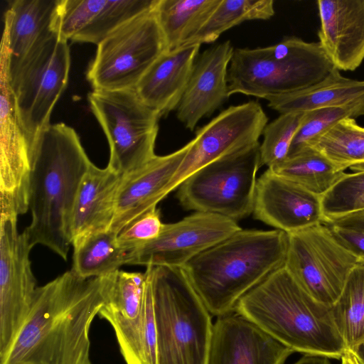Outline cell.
I'll use <instances>...</instances> for the list:
<instances>
[{"label":"cell","instance_id":"1","mask_svg":"<svg viewBox=\"0 0 364 364\" xmlns=\"http://www.w3.org/2000/svg\"><path fill=\"white\" fill-rule=\"evenodd\" d=\"M105 281L70 269L38 287L0 364H92L89 333L105 303Z\"/></svg>","mask_w":364,"mask_h":364},{"label":"cell","instance_id":"2","mask_svg":"<svg viewBox=\"0 0 364 364\" xmlns=\"http://www.w3.org/2000/svg\"><path fill=\"white\" fill-rule=\"evenodd\" d=\"M91 164L71 127L62 122L50 124L38 135L30 183L31 222L24 230L33 247L46 246L67 259L72 245L75 200Z\"/></svg>","mask_w":364,"mask_h":364},{"label":"cell","instance_id":"3","mask_svg":"<svg viewBox=\"0 0 364 364\" xmlns=\"http://www.w3.org/2000/svg\"><path fill=\"white\" fill-rule=\"evenodd\" d=\"M235 312L294 352L340 359L348 350L331 307L309 294L284 265L243 296Z\"/></svg>","mask_w":364,"mask_h":364},{"label":"cell","instance_id":"4","mask_svg":"<svg viewBox=\"0 0 364 364\" xmlns=\"http://www.w3.org/2000/svg\"><path fill=\"white\" fill-rule=\"evenodd\" d=\"M289 235L279 230H240L183 268L210 314L235 312L240 299L285 264Z\"/></svg>","mask_w":364,"mask_h":364},{"label":"cell","instance_id":"5","mask_svg":"<svg viewBox=\"0 0 364 364\" xmlns=\"http://www.w3.org/2000/svg\"><path fill=\"white\" fill-rule=\"evenodd\" d=\"M157 364H207L213 324L182 267H148Z\"/></svg>","mask_w":364,"mask_h":364},{"label":"cell","instance_id":"6","mask_svg":"<svg viewBox=\"0 0 364 364\" xmlns=\"http://www.w3.org/2000/svg\"><path fill=\"white\" fill-rule=\"evenodd\" d=\"M334 68L318 42L296 37L263 48H235L228 70V95L266 100L308 87Z\"/></svg>","mask_w":364,"mask_h":364},{"label":"cell","instance_id":"7","mask_svg":"<svg viewBox=\"0 0 364 364\" xmlns=\"http://www.w3.org/2000/svg\"><path fill=\"white\" fill-rule=\"evenodd\" d=\"M70 68L68 41L58 33L21 59L9 60L16 111L32 156L38 135L50 124L53 109L67 86Z\"/></svg>","mask_w":364,"mask_h":364},{"label":"cell","instance_id":"8","mask_svg":"<svg viewBox=\"0 0 364 364\" xmlns=\"http://www.w3.org/2000/svg\"><path fill=\"white\" fill-rule=\"evenodd\" d=\"M260 143L219 158L199 168L178 187L188 210L220 215L235 221L253 212Z\"/></svg>","mask_w":364,"mask_h":364},{"label":"cell","instance_id":"9","mask_svg":"<svg viewBox=\"0 0 364 364\" xmlns=\"http://www.w3.org/2000/svg\"><path fill=\"white\" fill-rule=\"evenodd\" d=\"M87 100L109 146L108 167L123 176L156 156L160 116L141 100L135 89L92 90Z\"/></svg>","mask_w":364,"mask_h":364},{"label":"cell","instance_id":"10","mask_svg":"<svg viewBox=\"0 0 364 364\" xmlns=\"http://www.w3.org/2000/svg\"><path fill=\"white\" fill-rule=\"evenodd\" d=\"M154 6L120 26L97 45L87 72L93 90L135 89L166 50Z\"/></svg>","mask_w":364,"mask_h":364},{"label":"cell","instance_id":"11","mask_svg":"<svg viewBox=\"0 0 364 364\" xmlns=\"http://www.w3.org/2000/svg\"><path fill=\"white\" fill-rule=\"evenodd\" d=\"M144 274L116 272L98 314L112 327L126 364H157L152 287L146 269Z\"/></svg>","mask_w":364,"mask_h":364},{"label":"cell","instance_id":"12","mask_svg":"<svg viewBox=\"0 0 364 364\" xmlns=\"http://www.w3.org/2000/svg\"><path fill=\"white\" fill-rule=\"evenodd\" d=\"M289 235L285 267L316 301L333 306L358 264L323 223Z\"/></svg>","mask_w":364,"mask_h":364},{"label":"cell","instance_id":"13","mask_svg":"<svg viewBox=\"0 0 364 364\" xmlns=\"http://www.w3.org/2000/svg\"><path fill=\"white\" fill-rule=\"evenodd\" d=\"M7 38L0 51V213L17 216L29 209L33 156L19 124L9 80Z\"/></svg>","mask_w":364,"mask_h":364},{"label":"cell","instance_id":"14","mask_svg":"<svg viewBox=\"0 0 364 364\" xmlns=\"http://www.w3.org/2000/svg\"><path fill=\"white\" fill-rule=\"evenodd\" d=\"M0 356L7 350L31 311L38 289L31 269L33 247L18 230L16 216H1Z\"/></svg>","mask_w":364,"mask_h":364},{"label":"cell","instance_id":"15","mask_svg":"<svg viewBox=\"0 0 364 364\" xmlns=\"http://www.w3.org/2000/svg\"><path fill=\"white\" fill-rule=\"evenodd\" d=\"M242 228L237 221L194 212L173 223H164L159 236L128 253L126 264L183 267L192 259Z\"/></svg>","mask_w":364,"mask_h":364},{"label":"cell","instance_id":"16","mask_svg":"<svg viewBox=\"0 0 364 364\" xmlns=\"http://www.w3.org/2000/svg\"><path fill=\"white\" fill-rule=\"evenodd\" d=\"M267 121L261 105L254 101L223 110L197 131L168 193L206 164L259 142Z\"/></svg>","mask_w":364,"mask_h":364},{"label":"cell","instance_id":"17","mask_svg":"<svg viewBox=\"0 0 364 364\" xmlns=\"http://www.w3.org/2000/svg\"><path fill=\"white\" fill-rule=\"evenodd\" d=\"M254 217L287 234L323 223L321 196L267 168L257 179Z\"/></svg>","mask_w":364,"mask_h":364},{"label":"cell","instance_id":"18","mask_svg":"<svg viewBox=\"0 0 364 364\" xmlns=\"http://www.w3.org/2000/svg\"><path fill=\"white\" fill-rule=\"evenodd\" d=\"M192 145V140L176 151L156 156L143 166L124 174L116 200L109 230L117 235L139 216L157 207Z\"/></svg>","mask_w":364,"mask_h":364},{"label":"cell","instance_id":"19","mask_svg":"<svg viewBox=\"0 0 364 364\" xmlns=\"http://www.w3.org/2000/svg\"><path fill=\"white\" fill-rule=\"evenodd\" d=\"M294 351L233 312L213 324L207 364H284Z\"/></svg>","mask_w":364,"mask_h":364},{"label":"cell","instance_id":"20","mask_svg":"<svg viewBox=\"0 0 364 364\" xmlns=\"http://www.w3.org/2000/svg\"><path fill=\"white\" fill-rule=\"evenodd\" d=\"M156 0H60L57 31L65 40L97 46Z\"/></svg>","mask_w":364,"mask_h":364},{"label":"cell","instance_id":"21","mask_svg":"<svg viewBox=\"0 0 364 364\" xmlns=\"http://www.w3.org/2000/svg\"><path fill=\"white\" fill-rule=\"evenodd\" d=\"M233 50L227 41L206 49L197 58L177 108L178 119L191 131L229 97L228 70Z\"/></svg>","mask_w":364,"mask_h":364},{"label":"cell","instance_id":"22","mask_svg":"<svg viewBox=\"0 0 364 364\" xmlns=\"http://www.w3.org/2000/svg\"><path fill=\"white\" fill-rule=\"evenodd\" d=\"M318 43L338 70L353 71L364 60V0L317 1Z\"/></svg>","mask_w":364,"mask_h":364},{"label":"cell","instance_id":"23","mask_svg":"<svg viewBox=\"0 0 364 364\" xmlns=\"http://www.w3.org/2000/svg\"><path fill=\"white\" fill-rule=\"evenodd\" d=\"M200 47V44H191L164 51L136 85L139 97L160 117L178 108Z\"/></svg>","mask_w":364,"mask_h":364},{"label":"cell","instance_id":"24","mask_svg":"<svg viewBox=\"0 0 364 364\" xmlns=\"http://www.w3.org/2000/svg\"><path fill=\"white\" fill-rule=\"evenodd\" d=\"M122 177L108 166L100 168L92 163L75 200L71 219L72 243L88 235L110 229Z\"/></svg>","mask_w":364,"mask_h":364},{"label":"cell","instance_id":"25","mask_svg":"<svg viewBox=\"0 0 364 364\" xmlns=\"http://www.w3.org/2000/svg\"><path fill=\"white\" fill-rule=\"evenodd\" d=\"M60 0H13L4 14L9 62L21 59L57 31Z\"/></svg>","mask_w":364,"mask_h":364},{"label":"cell","instance_id":"26","mask_svg":"<svg viewBox=\"0 0 364 364\" xmlns=\"http://www.w3.org/2000/svg\"><path fill=\"white\" fill-rule=\"evenodd\" d=\"M363 98L364 80L346 77L334 68L323 79L308 87L266 100L268 107L284 114L344 105Z\"/></svg>","mask_w":364,"mask_h":364},{"label":"cell","instance_id":"27","mask_svg":"<svg viewBox=\"0 0 364 364\" xmlns=\"http://www.w3.org/2000/svg\"><path fill=\"white\" fill-rule=\"evenodd\" d=\"M220 0H156L154 11L166 50L186 45L203 28Z\"/></svg>","mask_w":364,"mask_h":364},{"label":"cell","instance_id":"28","mask_svg":"<svg viewBox=\"0 0 364 364\" xmlns=\"http://www.w3.org/2000/svg\"><path fill=\"white\" fill-rule=\"evenodd\" d=\"M117 235L109 230L74 241L71 269L85 279L105 277L119 270L126 264L128 253L119 246Z\"/></svg>","mask_w":364,"mask_h":364},{"label":"cell","instance_id":"29","mask_svg":"<svg viewBox=\"0 0 364 364\" xmlns=\"http://www.w3.org/2000/svg\"><path fill=\"white\" fill-rule=\"evenodd\" d=\"M269 168L320 196L345 173L312 147L289 155L281 164Z\"/></svg>","mask_w":364,"mask_h":364},{"label":"cell","instance_id":"30","mask_svg":"<svg viewBox=\"0 0 364 364\" xmlns=\"http://www.w3.org/2000/svg\"><path fill=\"white\" fill-rule=\"evenodd\" d=\"M331 307L347 349L353 350L364 341V264L353 268L340 296Z\"/></svg>","mask_w":364,"mask_h":364},{"label":"cell","instance_id":"31","mask_svg":"<svg viewBox=\"0 0 364 364\" xmlns=\"http://www.w3.org/2000/svg\"><path fill=\"white\" fill-rule=\"evenodd\" d=\"M274 14L272 0H220L200 31L186 44L210 43L246 21L267 20Z\"/></svg>","mask_w":364,"mask_h":364},{"label":"cell","instance_id":"32","mask_svg":"<svg viewBox=\"0 0 364 364\" xmlns=\"http://www.w3.org/2000/svg\"><path fill=\"white\" fill-rule=\"evenodd\" d=\"M311 147L345 171L364 163V127L353 118L343 119L323 134Z\"/></svg>","mask_w":364,"mask_h":364},{"label":"cell","instance_id":"33","mask_svg":"<svg viewBox=\"0 0 364 364\" xmlns=\"http://www.w3.org/2000/svg\"><path fill=\"white\" fill-rule=\"evenodd\" d=\"M364 115V98L344 105L305 112L303 121L291 143L289 155L311 147L323 134L346 118Z\"/></svg>","mask_w":364,"mask_h":364},{"label":"cell","instance_id":"34","mask_svg":"<svg viewBox=\"0 0 364 364\" xmlns=\"http://www.w3.org/2000/svg\"><path fill=\"white\" fill-rule=\"evenodd\" d=\"M305 112H288L266 125L260 144L261 166L273 168L288 156L291 143L301 124Z\"/></svg>","mask_w":364,"mask_h":364},{"label":"cell","instance_id":"35","mask_svg":"<svg viewBox=\"0 0 364 364\" xmlns=\"http://www.w3.org/2000/svg\"><path fill=\"white\" fill-rule=\"evenodd\" d=\"M321 199L325 220L363 210L364 171L344 173Z\"/></svg>","mask_w":364,"mask_h":364},{"label":"cell","instance_id":"36","mask_svg":"<svg viewBox=\"0 0 364 364\" xmlns=\"http://www.w3.org/2000/svg\"><path fill=\"white\" fill-rule=\"evenodd\" d=\"M337 241L353 255L358 264H364V210L323 223Z\"/></svg>","mask_w":364,"mask_h":364},{"label":"cell","instance_id":"37","mask_svg":"<svg viewBox=\"0 0 364 364\" xmlns=\"http://www.w3.org/2000/svg\"><path fill=\"white\" fill-rule=\"evenodd\" d=\"M164 223L157 207L148 210L122 229L117 235L119 246L132 252L156 238Z\"/></svg>","mask_w":364,"mask_h":364},{"label":"cell","instance_id":"38","mask_svg":"<svg viewBox=\"0 0 364 364\" xmlns=\"http://www.w3.org/2000/svg\"><path fill=\"white\" fill-rule=\"evenodd\" d=\"M293 364H331L328 358L304 355Z\"/></svg>","mask_w":364,"mask_h":364},{"label":"cell","instance_id":"39","mask_svg":"<svg viewBox=\"0 0 364 364\" xmlns=\"http://www.w3.org/2000/svg\"><path fill=\"white\" fill-rule=\"evenodd\" d=\"M341 364H361L353 351L347 350L341 358Z\"/></svg>","mask_w":364,"mask_h":364},{"label":"cell","instance_id":"40","mask_svg":"<svg viewBox=\"0 0 364 364\" xmlns=\"http://www.w3.org/2000/svg\"><path fill=\"white\" fill-rule=\"evenodd\" d=\"M358 358L361 364H364V341L357 346L353 350H351Z\"/></svg>","mask_w":364,"mask_h":364},{"label":"cell","instance_id":"41","mask_svg":"<svg viewBox=\"0 0 364 364\" xmlns=\"http://www.w3.org/2000/svg\"><path fill=\"white\" fill-rule=\"evenodd\" d=\"M350 168L354 172L364 171V163L352 166Z\"/></svg>","mask_w":364,"mask_h":364}]
</instances>
